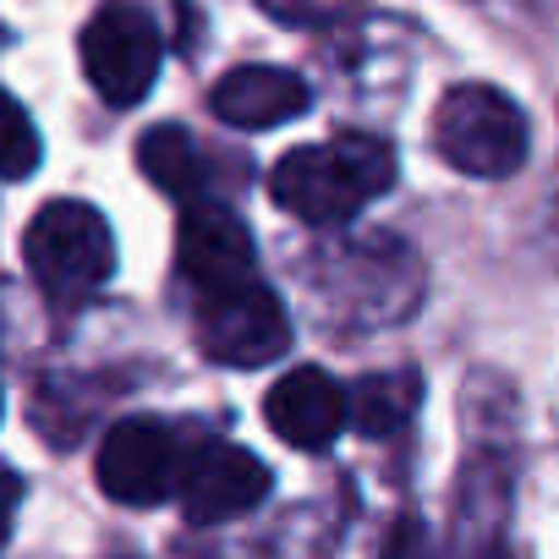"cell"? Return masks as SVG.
Instances as JSON below:
<instances>
[{
    "mask_svg": "<svg viewBox=\"0 0 559 559\" xmlns=\"http://www.w3.org/2000/svg\"><path fill=\"white\" fill-rule=\"evenodd\" d=\"M395 181V148L368 132H341L330 143H308L280 154L269 170V198L302 225H346Z\"/></svg>",
    "mask_w": 559,
    "mask_h": 559,
    "instance_id": "1",
    "label": "cell"
},
{
    "mask_svg": "<svg viewBox=\"0 0 559 559\" xmlns=\"http://www.w3.org/2000/svg\"><path fill=\"white\" fill-rule=\"evenodd\" d=\"M23 252H28V274L56 302L94 297L116 269V236H110L105 214L78 198L45 203L23 236Z\"/></svg>",
    "mask_w": 559,
    "mask_h": 559,
    "instance_id": "2",
    "label": "cell"
},
{
    "mask_svg": "<svg viewBox=\"0 0 559 559\" xmlns=\"http://www.w3.org/2000/svg\"><path fill=\"white\" fill-rule=\"evenodd\" d=\"M526 116L510 94L488 88V83H461L439 99L433 110V148L450 170L461 176H483L499 181L510 170H521L526 159Z\"/></svg>",
    "mask_w": 559,
    "mask_h": 559,
    "instance_id": "3",
    "label": "cell"
},
{
    "mask_svg": "<svg viewBox=\"0 0 559 559\" xmlns=\"http://www.w3.org/2000/svg\"><path fill=\"white\" fill-rule=\"evenodd\" d=\"M198 341H203V357L219 368H263L292 346V324L280 297L263 280H252V286L198 302Z\"/></svg>",
    "mask_w": 559,
    "mask_h": 559,
    "instance_id": "4",
    "label": "cell"
},
{
    "mask_svg": "<svg viewBox=\"0 0 559 559\" xmlns=\"http://www.w3.org/2000/svg\"><path fill=\"white\" fill-rule=\"evenodd\" d=\"M159 28L138 12V7H105L88 28H83V72L94 83V94L116 110L138 105L154 78H159Z\"/></svg>",
    "mask_w": 559,
    "mask_h": 559,
    "instance_id": "5",
    "label": "cell"
},
{
    "mask_svg": "<svg viewBox=\"0 0 559 559\" xmlns=\"http://www.w3.org/2000/svg\"><path fill=\"white\" fill-rule=\"evenodd\" d=\"M176 258H181V274L192 280L198 302L203 297H225L236 286H252L258 269H252V236L247 225L219 209V203H187L181 225H176Z\"/></svg>",
    "mask_w": 559,
    "mask_h": 559,
    "instance_id": "6",
    "label": "cell"
},
{
    "mask_svg": "<svg viewBox=\"0 0 559 559\" xmlns=\"http://www.w3.org/2000/svg\"><path fill=\"white\" fill-rule=\"evenodd\" d=\"M99 488L116 504H159L170 488H181V455L165 423L127 417L99 444Z\"/></svg>",
    "mask_w": 559,
    "mask_h": 559,
    "instance_id": "7",
    "label": "cell"
},
{
    "mask_svg": "<svg viewBox=\"0 0 559 559\" xmlns=\"http://www.w3.org/2000/svg\"><path fill=\"white\" fill-rule=\"evenodd\" d=\"M263 417H269L280 444H292V450H330L335 433L352 417V401H346V390L324 368H292V373H280L274 390L263 395Z\"/></svg>",
    "mask_w": 559,
    "mask_h": 559,
    "instance_id": "8",
    "label": "cell"
},
{
    "mask_svg": "<svg viewBox=\"0 0 559 559\" xmlns=\"http://www.w3.org/2000/svg\"><path fill=\"white\" fill-rule=\"evenodd\" d=\"M263 493H269V466H263L252 450L209 444V450H198V455L181 466V510H187V521H198V526L230 521V515L252 510Z\"/></svg>",
    "mask_w": 559,
    "mask_h": 559,
    "instance_id": "9",
    "label": "cell"
},
{
    "mask_svg": "<svg viewBox=\"0 0 559 559\" xmlns=\"http://www.w3.org/2000/svg\"><path fill=\"white\" fill-rule=\"evenodd\" d=\"M308 99H313L308 83L297 72H286V67H236V72H225L214 83L209 110L225 127H236V132H269L280 121L302 116Z\"/></svg>",
    "mask_w": 559,
    "mask_h": 559,
    "instance_id": "10",
    "label": "cell"
},
{
    "mask_svg": "<svg viewBox=\"0 0 559 559\" xmlns=\"http://www.w3.org/2000/svg\"><path fill=\"white\" fill-rule=\"evenodd\" d=\"M423 401V384L412 368H395V373H368L357 390H352V423L362 439H390L412 423Z\"/></svg>",
    "mask_w": 559,
    "mask_h": 559,
    "instance_id": "11",
    "label": "cell"
},
{
    "mask_svg": "<svg viewBox=\"0 0 559 559\" xmlns=\"http://www.w3.org/2000/svg\"><path fill=\"white\" fill-rule=\"evenodd\" d=\"M138 165H143V176H148L159 192H170V198H181V203H192V192H198V181H203V154H198V143H192L181 127H154V132H143Z\"/></svg>",
    "mask_w": 559,
    "mask_h": 559,
    "instance_id": "12",
    "label": "cell"
},
{
    "mask_svg": "<svg viewBox=\"0 0 559 559\" xmlns=\"http://www.w3.org/2000/svg\"><path fill=\"white\" fill-rule=\"evenodd\" d=\"M39 132H34V121H28V110L0 88V176L7 181H23V176H34L39 170Z\"/></svg>",
    "mask_w": 559,
    "mask_h": 559,
    "instance_id": "13",
    "label": "cell"
},
{
    "mask_svg": "<svg viewBox=\"0 0 559 559\" xmlns=\"http://www.w3.org/2000/svg\"><path fill=\"white\" fill-rule=\"evenodd\" d=\"M258 7L280 23H292V28H330L357 7V0H258Z\"/></svg>",
    "mask_w": 559,
    "mask_h": 559,
    "instance_id": "14",
    "label": "cell"
},
{
    "mask_svg": "<svg viewBox=\"0 0 559 559\" xmlns=\"http://www.w3.org/2000/svg\"><path fill=\"white\" fill-rule=\"evenodd\" d=\"M384 559H439V548H433V537L417 515H401L390 543H384Z\"/></svg>",
    "mask_w": 559,
    "mask_h": 559,
    "instance_id": "15",
    "label": "cell"
},
{
    "mask_svg": "<svg viewBox=\"0 0 559 559\" xmlns=\"http://www.w3.org/2000/svg\"><path fill=\"white\" fill-rule=\"evenodd\" d=\"M17 499H23V483L0 466V543H7V532H12V515H17Z\"/></svg>",
    "mask_w": 559,
    "mask_h": 559,
    "instance_id": "16",
    "label": "cell"
}]
</instances>
